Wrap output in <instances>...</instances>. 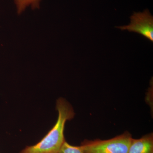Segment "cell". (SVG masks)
Wrapping results in <instances>:
<instances>
[{
  "instance_id": "6da1fadb",
  "label": "cell",
  "mask_w": 153,
  "mask_h": 153,
  "mask_svg": "<svg viewBox=\"0 0 153 153\" xmlns=\"http://www.w3.org/2000/svg\"><path fill=\"white\" fill-rule=\"evenodd\" d=\"M58 116L53 128L40 141L34 146H27L20 153H58L65 141L64 130L66 122L74 118V109L66 99H58L56 102Z\"/></svg>"
},
{
  "instance_id": "8992f818",
  "label": "cell",
  "mask_w": 153,
  "mask_h": 153,
  "mask_svg": "<svg viewBox=\"0 0 153 153\" xmlns=\"http://www.w3.org/2000/svg\"><path fill=\"white\" fill-rule=\"evenodd\" d=\"M58 153H84L79 146H71L66 140L60 148Z\"/></svg>"
},
{
  "instance_id": "5b68a950",
  "label": "cell",
  "mask_w": 153,
  "mask_h": 153,
  "mask_svg": "<svg viewBox=\"0 0 153 153\" xmlns=\"http://www.w3.org/2000/svg\"><path fill=\"white\" fill-rule=\"evenodd\" d=\"M41 0H15L17 11L21 13L25 10L27 7L31 6L33 8H38Z\"/></svg>"
},
{
  "instance_id": "277c9868",
  "label": "cell",
  "mask_w": 153,
  "mask_h": 153,
  "mask_svg": "<svg viewBox=\"0 0 153 153\" xmlns=\"http://www.w3.org/2000/svg\"><path fill=\"white\" fill-rule=\"evenodd\" d=\"M128 153H153L152 133L137 139L132 138Z\"/></svg>"
},
{
  "instance_id": "7a4b0ae2",
  "label": "cell",
  "mask_w": 153,
  "mask_h": 153,
  "mask_svg": "<svg viewBox=\"0 0 153 153\" xmlns=\"http://www.w3.org/2000/svg\"><path fill=\"white\" fill-rule=\"evenodd\" d=\"M132 138L131 134L126 131L108 140H85L79 147L84 153H128Z\"/></svg>"
},
{
  "instance_id": "3957f363",
  "label": "cell",
  "mask_w": 153,
  "mask_h": 153,
  "mask_svg": "<svg viewBox=\"0 0 153 153\" xmlns=\"http://www.w3.org/2000/svg\"><path fill=\"white\" fill-rule=\"evenodd\" d=\"M118 28L139 33L153 41V17L149 10H146L143 13H134L131 17L129 25Z\"/></svg>"
}]
</instances>
